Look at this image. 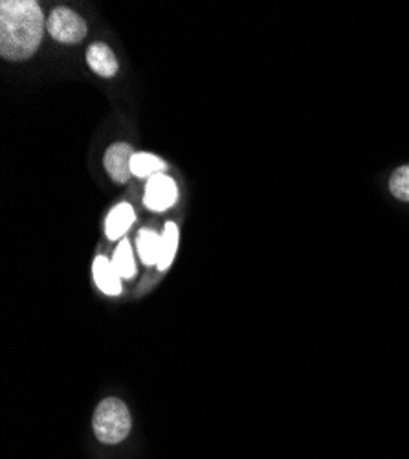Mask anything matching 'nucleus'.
I'll list each match as a JSON object with an SVG mask.
<instances>
[{
	"instance_id": "nucleus-6",
	"label": "nucleus",
	"mask_w": 409,
	"mask_h": 459,
	"mask_svg": "<svg viewBox=\"0 0 409 459\" xmlns=\"http://www.w3.org/2000/svg\"><path fill=\"white\" fill-rule=\"evenodd\" d=\"M87 63L101 78H115L118 72V59L115 52L103 43H94L89 47Z\"/></svg>"
},
{
	"instance_id": "nucleus-13",
	"label": "nucleus",
	"mask_w": 409,
	"mask_h": 459,
	"mask_svg": "<svg viewBox=\"0 0 409 459\" xmlns=\"http://www.w3.org/2000/svg\"><path fill=\"white\" fill-rule=\"evenodd\" d=\"M389 189L393 197H396L398 201L409 203V166H402L391 175Z\"/></svg>"
},
{
	"instance_id": "nucleus-4",
	"label": "nucleus",
	"mask_w": 409,
	"mask_h": 459,
	"mask_svg": "<svg viewBox=\"0 0 409 459\" xmlns=\"http://www.w3.org/2000/svg\"><path fill=\"white\" fill-rule=\"evenodd\" d=\"M176 184L164 173L149 178L145 187V206L153 212H164L176 203Z\"/></svg>"
},
{
	"instance_id": "nucleus-8",
	"label": "nucleus",
	"mask_w": 409,
	"mask_h": 459,
	"mask_svg": "<svg viewBox=\"0 0 409 459\" xmlns=\"http://www.w3.org/2000/svg\"><path fill=\"white\" fill-rule=\"evenodd\" d=\"M134 219H136V215H134V210H132L131 204L122 203V204H118L116 208H113V212L108 213L107 222H105L107 238H108L110 241L122 239V238L129 232V228L132 226Z\"/></svg>"
},
{
	"instance_id": "nucleus-12",
	"label": "nucleus",
	"mask_w": 409,
	"mask_h": 459,
	"mask_svg": "<svg viewBox=\"0 0 409 459\" xmlns=\"http://www.w3.org/2000/svg\"><path fill=\"white\" fill-rule=\"evenodd\" d=\"M113 266L116 269V273L120 274V278H132L136 274V264H134V257H132V248L129 239H124L115 254V261Z\"/></svg>"
},
{
	"instance_id": "nucleus-11",
	"label": "nucleus",
	"mask_w": 409,
	"mask_h": 459,
	"mask_svg": "<svg viewBox=\"0 0 409 459\" xmlns=\"http://www.w3.org/2000/svg\"><path fill=\"white\" fill-rule=\"evenodd\" d=\"M178 248V228L175 222H167L164 236H162V245H160V259H158V269L166 271L167 266L173 263L175 254Z\"/></svg>"
},
{
	"instance_id": "nucleus-1",
	"label": "nucleus",
	"mask_w": 409,
	"mask_h": 459,
	"mask_svg": "<svg viewBox=\"0 0 409 459\" xmlns=\"http://www.w3.org/2000/svg\"><path fill=\"white\" fill-rule=\"evenodd\" d=\"M45 17L33 0H3L0 3V56L24 61L43 41Z\"/></svg>"
},
{
	"instance_id": "nucleus-5",
	"label": "nucleus",
	"mask_w": 409,
	"mask_h": 459,
	"mask_svg": "<svg viewBox=\"0 0 409 459\" xmlns=\"http://www.w3.org/2000/svg\"><path fill=\"white\" fill-rule=\"evenodd\" d=\"M136 152L132 151V147L129 143H115L110 145L105 152V168L115 182L124 184L129 180V177L132 175L131 171V164H132V157Z\"/></svg>"
},
{
	"instance_id": "nucleus-9",
	"label": "nucleus",
	"mask_w": 409,
	"mask_h": 459,
	"mask_svg": "<svg viewBox=\"0 0 409 459\" xmlns=\"http://www.w3.org/2000/svg\"><path fill=\"white\" fill-rule=\"evenodd\" d=\"M166 162L155 155H149V152H136L132 157V164H131V171L134 177L138 178H145V177H155L162 171H166Z\"/></svg>"
},
{
	"instance_id": "nucleus-3",
	"label": "nucleus",
	"mask_w": 409,
	"mask_h": 459,
	"mask_svg": "<svg viewBox=\"0 0 409 459\" xmlns=\"http://www.w3.org/2000/svg\"><path fill=\"white\" fill-rule=\"evenodd\" d=\"M47 28L55 41L64 45L81 43L87 35V22L70 8H55L47 21Z\"/></svg>"
},
{
	"instance_id": "nucleus-2",
	"label": "nucleus",
	"mask_w": 409,
	"mask_h": 459,
	"mask_svg": "<svg viewBox=\"0 0 409 459\" xmlns=\"http://www.w3.org/2000/svg\"><path fill=\"white\" fill-rule=\"evenodd\" d=\"M94 434L105 445L122 443L131 430V415L120 399H105L94 411Z\"/></svg>"
},
{
	"instance_id": "nucleus-7",
	"label": "nucleus",
	"mask_w": 409,
	"mask_h": 459,
	"mask_svg": "<svg viewBox=\"0 0 409 459\" xmlns=\"http://www.w3.org/2000/svg\"><path fill=\"white\" fill-rule=\"evenodd\" d=\"M92 273H94L96 285L99 287L101 292H105V294H108V296H118V294L122 292L120 274L116 273L113 263H110L107 257L98 255V257L94 259Z\"/></svg>"
},
{
	"instance_id": "nucleus-10",
	"label": "nucleus",
	"mask_w": 409,
	"mask_h": 459,
	"mask_svg": "<svg viewBox=\"0 0 409 459\" xmlns=\"http://www.w3.org/2000/svg\"><path fill=\"white\" fill-rule=\"evenodd\" d=\"M160 245L162 238H158V234H155L153 230H141L138 236V252L145 264H158Z\"/></svg>"
}]
</instances>
